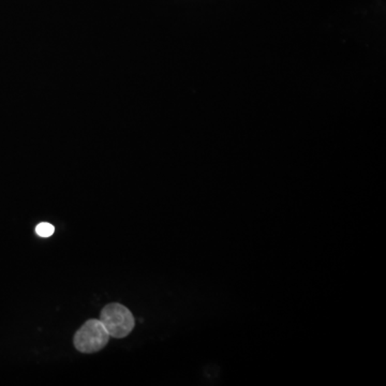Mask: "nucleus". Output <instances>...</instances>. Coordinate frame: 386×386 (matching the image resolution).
<instances>
[{
	"label": "nucleus",
	"mask_w": 386,
	"mask_h": 386,
	"mask_svg": "<svg viewBox=\"0 0 386 386\" xmlns=\"http://www.w3.org/2000/svg\"><path fill=\"white\" fill-rule=\"evenodd\" d=\"M55 227L51 223H41L36 227V233L39 235L40 238H49L54 234Z\"/></svg>",
	"instance_id": "nucleus-3"
},
{
	"label": "nucleus",
	"mask_w": 386,
	"mask_h": 386,
	"mask_svg": "<svg viewBox=\"0 0 386 386\" xmlns=\"http://www.w3.org/2000/svg\"><path fill=\"white\" fill-rule=\"evenodd\" d=\"M100 321L108 330L110 337L125 338L135 328V321L131 311L122 304L112 303L105 306L100 313Z\"/></svg>",
	"instance_id": "nucleus-1"
},
{
	"label": "nucleus",
	"mask_w": 386,
	"mask_h": 386,
	"mask_svg": "<svg viewBox=\"0 0 386 386\" xmlns=\"http://www.w3.org/2000/svg\"><path fill=\"white\" fill-rule=\"evenodd\" d=\"M110 340L108 330L100 320L87 321L84 323L73 338L74 347L82 353H95L102 350Z\"/></svg>",
	"instance_id": "nucleus-2"
}]
</instances>
